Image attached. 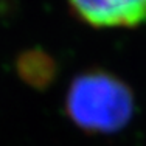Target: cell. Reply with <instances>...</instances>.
<instances>
[{"mask_svg": "<svg viewBox=\"0 0 146 146\" xmlns=\"http://www.w3.org/2000/svg\"><path fill=\"white\" fill-rule=\"evenodd\" d=\"M67 112L78 126L92 132H115L129 123L134 98L121 79L106 72H89L72 82Z\"/></svg>", "mask_w": 146, "mask_h": 146, "instance_id": "obj_1", "label": "cell"}, {"mask_svg": "<svg viewBox=\"0 0 146 146\" xmlns=\"http://www.w3.org/2000/svg\"><path fill=\"white\" fill-rule=\"evenodd\" d=\"M81 20L98 28L135 27L146 22L140 0H68Z\"/></svg>", "mask_w": 146, "mask_h": 146, "instance_id": "obj_2", "label": "cell"}]
</instances>
